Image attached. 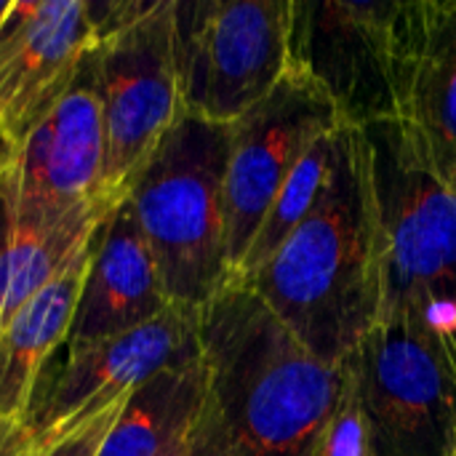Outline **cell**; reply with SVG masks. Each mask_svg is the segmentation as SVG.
Here are the masks:
<instances>
[{"label":"cell","instance_id":"obj_1","mask_svg":"<svg viewBox=\"0 0 456 456\" xmlns=\"http://www.w3.org/2000/svg\"><path fill=\"white\" fill-rule=\"evenodd\" d=\"M240 283L331 366H342L377 326L379 238L361 128L342 126L334 171L318 206Z\"/></svg>","mask_w":456,"mask_h":456},{"label":"cell","instance_id":"obj_2","mask_svg":"<svg viewBox=\"0 0 456 456\" xmlns=\"http://www.w3.org/2000/svg\"><path fill=\"white\" fill-rule=\"evenodd\" d=\"M208 398L232 456H310L347 385L240 281L200 310Z\"/></svg>","mask_w":456,"mask_h":456},{"label":"cell","instance_id":"obj_3","mask_svg":"<svg viewBox=\"0 0 456 456\" xmlns=\"http://www.w3.org/2000/svg\"><path fill=\"white\" fill-rule=\"evenodd\" d=\"M363 131L379 238V318L428 334L456 369V187L406 118Z\"/></svg>","mask_w":456,"mask_h":456},{"label":"cell","instance_id":"obj_4","mask_svg":"<svg viewBox=\"0 0 456 456\" xmlns=\"http://www.w3.org/2000/svg\"><path fill=\"white\" fill-rule=\"evenodd\" d=\"M230 126L184 112L128 187L168 305L203 310L227 283Z\"/></svg>","mask_w":456,"mask_h":456},{"label":"cell","instance_id":"obj_5","mask_svg":"<svg viewBox=\"0 0 456 456\" xmlns=\"http://www.w3.org/2000/svg\"><path fill=\"white\" fill-rule=\"evenodd\" d=\"M99 45L91 56L102 131L104 195L123 203L134 176L184 115L176 59V0L91 3Z\"/></svg>","mask_w":456,"mask_h":456},{"label":"cell","instance_id":"obj_6","mask_svg":"<svg viewBox=\"0 0 456 456\" xmlns=\"http://www.w3.org/2000/svg\"><path fill=\"white\" fill-rule=\"evenodd\" d=\"M417 51V0H294L291 64L334 102L342 126L406 118Z\"/></svg>","mask_w":456,"mask_h":456},{"label":"cell","instance_id":"obj_7","mask_svg":"<svg viewBox=\"0 0 456 456\" xmlns=\"http://www.w3.org/2000/svg\"><path fill=\"white\" fill-rule=\"evenodd\" d=\"M294 0H176L184 112L230 126L291 67Z\"/></svg>","mask_w":456,"mask_h":456},{"label":"cell","instance_id":"obj_8","mask_svg":"<svg viewBox=\"0 0 456 456\" xmlns=\"http://www.w3.org/2000/svg\"><path fill=\"white\" fill-rule=\"evenodd\" d=\"M200 355V310L171 305L150 323L102 342L67 347L64 363L40 377L24 417L32 456L102 417L152 374Z\"/></svg>","mask_w":456,"mask_h":456},{"label":"cell","instance_id":"obj_9","mask_svg":"<svg viewBox=\"0 0 456 456\" xmlns=\"http://www.w3.org/2000/svg\"><path fill=\"white\" fill-rule=\"evenodd\" d=\"M337 128H342V118L334 102L297 64L289 67L265 102L230 123L224 222L232 281L286 179L307 150Z\"/></svg>","mask_w":456,"mask_h":456},{"label":"cell","instance_id":"obj_10","mask_svg":"<svg viewBox=\"0 0 456 456\" xmlns=\"http://www.w3.org/2000/svg\"><path fill=\"white\" fill-rule=\"evenodd\" d=\"M387 456L456 452V369L422 331L377 323L347 358Z\"/></svg>","mask_w":456,"mask_h":456},{"label":"cell","instance_id":"obj_11","mask_svg":"<svg viewBox=\"0 0 456 456\" xmlns=\"http://www.w3.org/2000/svg\"><path fill=\"white\" fill-rule=\"evenodd\" d=\"M94 56V53H91ZM104 195V131L91 59L64 99L0 166V208L13 219L56 224Z\"/></svg>","mask_w":456,"mask_h":456},{"label":"cell","instance_id":"obj_12","mask_svg":"<svg viewBox=\"0 0 456 456\" xmlns=\"http://www.w3.org/2000/svg\"><path fill=\"white\" fill-rule=\"evenodd\" d=\"M99 45L88 0H13L0 21V166L64 99Z\"/></svg>","mask_w":456,"mask_h":456},{"label":"cell","instance_id":"obj_13","mask_svg":"<svg viewBox=\"0 0 456 456\" xmlns=\"http://www.w3.org/2000/svg\"><path fill=\"white\" fill-rule=\"evenodd\" d=\"M168 307L155 256L123 200L99 230L67 347L128 334Z\"/></svg>","mask_w":456,"mask_h":456},{"label":"cell","instance_id":"obj_14","mask_svg":"<svg viewBox=\"0 0 456 456\" xmlns=\"http://www.w3.org/2000/svg\"><path fill=\"white\" fill-rule=\"evenodd\" d=\"M99 232L43 286L0 331V417L21 422L56 350L69 342Z\"/></svg>","mask_w":456,"mask_h":456},{"label":"cell","instance_id":"obj_15","mask_svg":"<svg viewBox=\"0 0 456 456\" xmlns=\"http://www.w3.org/2000/svg\"><path fill=\"white\" fill-rule=\"evenodd\" d=\"M406 120L456 187V0H417V51Z\"/></svg>","mask_w":456,"mask_h":456},{"label":"cell","instance_id":"obj_16","mask_svg":"<svg viewBox=\"0 0 456 456\" xmlns=\"http://www.w3.org/2000/svg\"><path fill=\"white\" fill-rule=\"evenodd\" d=\"M206 403L208 371L200 353L128 393L99 456H158L198 425Z\"/></svg>","mask_w":456,"mask_h":456},{"label":"cell","instance_id":"obj_17","mask_svg":"<svg viewBox=\"0 0 456 456\" xmlns=\"http://www.w3.org/2000/svg\"><path fill=\"white\" fill-rule=\"evenodd\" d=\"M339 131H331L326 136H321L307 155L299 160V166L294 168V174L286 179L283 190L275 195L273 206L265 214V222L248 248V256L238 273L235 281H240L243 275H248L251 270H256L265 259H270V254L307 219V214L318 206L331 171H334V160H337V139Z\"/></svg>","mask_w":456,"mask_h":456},{"label":"cell","instance_id":"obj_18","mask_svg":"<svg viewBox=\"0 0 456 456\" xmlns=\"http://www.w3.org/2000/svg\"><path fill=\"white\" fill-rule=\"evenodd\" d=\"M310 456H387L379 430L358 395L350 363H347V385L339 398V406L334 409L331 419L315 438Z\"/></svg>","mask_w":456,"mask_h":456},{"label":"cell","instance_id":"obj_19","mask_svg":"<svg viewBox=\"0 0 456 456\" xmlns=\"http://www.w3.org/2000/svg\"><path fill=\"white\" fill-rule=\"evenodd\" d=\"M126 398H128V395H126ZM126 398L118 401L112 409H107L102 417L91 419L88 425H83L80 430H75L72 436H67L53 452H48L45 456H99L104 441H107V433H110L112 422L118 419V414H120Z\"/></svg>","mask_w":456,"mask_h":456},{"label":"cell","instance_id":"obj_20","mask_svg":"<svg viewBox=\"0 0 456 456\" xmlns=\"http://www.w3.org/2000/svg\"><path fill=\"white\" fill-rule=\"evenodd\" d=\"M190 456H232L230 454L227 436H224L222 422H219V414L211 406V398H208V403H206V409H203V414L198 419Z\"/></svg>","mask_w":456,"mask_h":456},{"label":"cell","instance_id":"obj_21","mask_svg":"<svg viewBox=\"0 0 456 456\" xmlns=\"http://www.w3.org/2000/svg\"><path fill=\"white\" fill-rule=\"evenodd\" d=\"M27 449V433L21 422H8L0 417V456H21Z\"/></svg>","mask_w":456,"mask_h":456},{"label":"cell","instance_id":"obj_22","mask_svg":"<svg viewBox=\"0 0 456 456\" xmlns=\"http://www.w3.org/2000/svg\"><path fill=\"white\" fill-rule=\"evenodd\" d=\"M198 428V425H195ZM195 428L190 433H184L182 438H176L168 449H163L158 456H190L192 452V441H195Z\"/></svg>","mask_w":456,"mask_h":456},{"label":"cell","instance_id":"obj_23","mask_svg":"<svg viewBox=\"0 0 456 456\" xmlns=\"http://www.w3.org/2000/svg\"><path fill=\"white\" fill-rule=\"evenodd\" d=\"M11 3H13V0H0V21L8 16V11H11Z\"/></svg>","mask_w":456,"mask_h":456},{"label":"cell","instance_id":"obj_24","mask_svg":"<svg viewBox=\"0 0 456 456\" xmlns=\"http://www.w3.org/2000/svg\"><path fill=\"white\" fill-rule=\"evenodd\" d=\"M21 456H32V454H29V449H24V452H21Z\"/></svg>","mask_w":456,"mask_h":456},{"label":"cell","instance_id":"obj_25","mask_svg":"<svg viewBox=\"0 0 456 456\" xmlns=\"http://www.w3.org/2000/svg\"><path fill=\"white\" fill-rule=\"evenodd\" d=\"M452 456H456V452H454V454H452Z\"/></svg>","mask_w":456,"mask_h":456}]
</instances>
